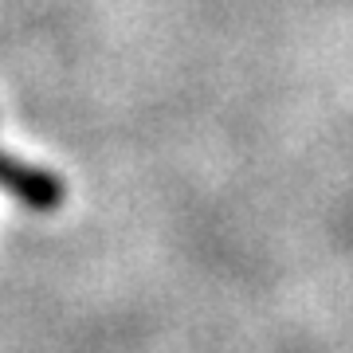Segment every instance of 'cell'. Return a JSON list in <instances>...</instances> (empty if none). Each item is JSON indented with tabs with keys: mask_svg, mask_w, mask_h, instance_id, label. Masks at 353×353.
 <instances>
[{
	"mask_svg": "<svg viewBox=\"0 0 353 353\" xmlns=\"http://www.w3.org/2000/svg\"><path fill=\"white\" fill-rule=\"evenodd\" d=\"M0 189L12 192L16 201L28 204V208H36V212H55L67 201V185L55 173L16 161L8 153H0Z\"/></svg>",
	"mask_w": 353,
	"mask_h": 353,
	"instance_id": "obj_1",
	"label": "cell"
}]
</instances>
